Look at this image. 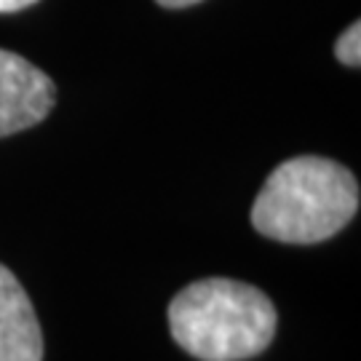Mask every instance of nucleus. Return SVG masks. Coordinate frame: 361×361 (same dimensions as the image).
<instances>
[{
	"instance_id": "nucleus-3",
	"label": "nucleus",
	"mask_w": 361,
	"mask_h": 361,
	"mask_svg": "<svg viewBox=\"0 0 361 361\" xmlns=\"http://www.w3.org/2000/svg\"><path fill=\"white\" fill-rule=\"evenodd\" d=\"M54 102L51 78L25 56L0 49V137L38 126Z\"/></svg>"
},
{
	"instance_id": "nucleus-4",
	"label": "nucleus",
	"mask_w": 361,
	"mask_h": 361,
	"mask_svg": "<svg viewBox=\"0 0 361 361\" xmlns=\"http://www.w3.org/2000/svg\"><path fill=\"white\" fill-rule=\"evenodd\" d=\"M0 361H43V332L25 286L0 265Z\"/></svg>"
},
{
	"instance_id": "nucleus-2",
	"label": "nucleus",
	"mask_w": 361,
	"mask_h": 361,
	"mask_svg": "<svg viewBox=\"0 0 361 361\" xmlns=\"http://www.w3.org/2000/svg\"><path fill=\"white\" fill-rule=\"evenodd\" d=\"M279 313L271 297L235 279H201L169 302L174 343L198 361H246L273 343Z\"/></svg>"
},
{
	"instance_id": "nucleus-7",
	"label": "nucleus",
	"mask_w": 361,
	"mask_h": 361,
	"mask_svg": "<svg viewBox=\"0 0 361 361\" xmlns=\"http://www.w3.org/2000/svg\"><path fill=\"white\" fill-rule=\"evenodd\" d=\"M161 3L164 8H185V6H193V3H201V0H155Z\"/></svg>"
},
{
	"instance_id": "nucleus-1",
	"label": "nucleus",
	"mask_w": 361,
	"mask_h": 361,
	"mask_svg": "<svg viewBox=\"0 0 361 361\" xmlns=\"http://www.w3.org/2000/svg\"><path fill=\"white\" fill-rule=\"evenodd\" d=\"M359 182L337 161L300 155L273 169L252 207L259 235L281 244H319L356 217Z\"/></svg>"
},
{
	"instance_id": "nucleus-6",
	"label": "nucleus",
	"mask_w": 361,
	"mask_h": 361,
	"mask_svg": "<svg viewBox=\"0 0 361 361\" xmlns=\"http://www.w3.org/2000/svg\"><path fill=\"white\" fill-rule=\"evenodd\" d=\"M32 3H38V0H0V13H16L22 8H30Z\"/></svg>"
},
{
	"instance_id": "nucleus-5",
	"label": "nucleus",
	"mask_w": 361,
	"mask_h": 361,
	"mask_svg": "<svg viewBox=\"0 0 361 361\" xmlns=\"http://www.w3.org/2000/svg\"><path fill=\"white\" fill-rule=\"evenodd\" d=\"M335 56L348 67H359L361 65V25L353 22V25L337 38L335 43Z\"/></svg>"
}]
</instances>
